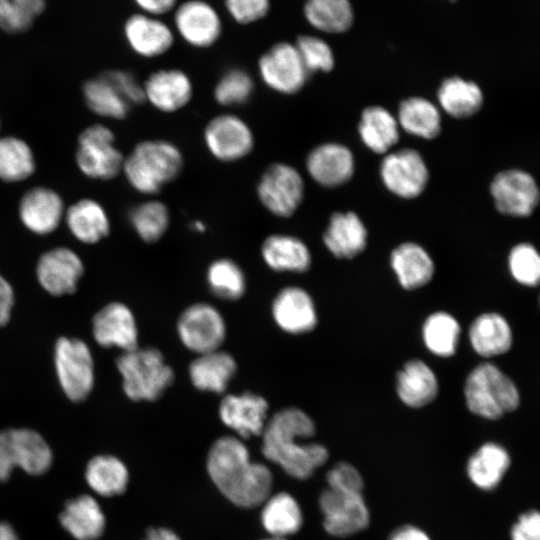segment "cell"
<instances>
[{
  "label": "cell",
  "instance_id": "51",
  "mask_svg": "<svg viewBox=\"0 0 540 540\" xmlns=\"http://www.w3.org/2000/svg\"><path fill=\"white\" fill-rule=\"evenodd\" d=\"M102 73L131 106L145 102L143 86L130 71L112 69Z\"/></svg>",
  "mask_w": 540,
  "mask_h": 540
},
{
  "label": "cell",
  "instance_id": "1",
  "mask_svg": "<svg viewBox=\"0 0 540 540\" xmlns=\"http://www.w3.org/2000/svg\"><path fill=\"white\" fill-rule=\"evenodd\" d=\"M207 473L217 489L234 505L254 508L270 495L273 474L254 462L243 439L226 435L216 439L206 458Z\"/></svg>",
  "mask_w": 540,
  "mask_h": 540
},
{
  "label": "cell",
  "instance_id": "8",
  "mask_svg": "<svg viewBox=\"0 0 540 540\" xmlns=\"http://www.w3.org/2000/svg\"><path fill=\"white\" fill-rule=\"evenodd\" d=\"M261 81L273 92L291 96L299 93L310 76L294 42L279 41L264 51L258 59Z\"/></svg>",
  "mask_w": 540,
  "mask_h": 540
},
{
  "label": "cell",
  "instance_id": "16",
  "mask_svg": "<svg viewBox=\"0 0 540 540\" xmlns=\"http://www.w3.org/2000/svg\"><path fill=\"white\" fill-rule=\"evenodd\" d=\"M497 210L515 217L530 215L539 202L535 179L527 172L512 169L498 173L490 187Z\"/></svg>",
  "mask_w": 540,
  "mask_h": 540
},
{
  "label": "cell",
  "instance_id": "26",
  "mask_svg": "<svg viewBox=\"0 0 540 540\" xmlns=\"http://www.w3.org/2000/svg\"><path fill=\"white\" fill-rule=\"evenodd\" d=\"M323 242L335 257L353 258L365 249L367 230L354 212H336L329 219Z\"/></svg>",
  "mask_w": 540,
  "mask_h": 540
},
{
  "label": "cell",
  "instance_id": "45",
  "mask_svg": "<svg viewBox=\"0 0 540 540\" xmlns=\"http://www.w3.org/2000/svg\"><path fill=\"white\" fill-rule=\"evenodd\" d=\"M254 87V80L245 69L233 67L219 77L213 88V97L220 106H240L250 100Z\"/></svg>",
  "mask_w": 540,
  "mask_h": 540
},
{
  "label": "cell",
  "instance_id": "42",
  "mask_svg": "<svg viewBox=\"0 0 540 540\" xmlns=\"http://www.w3.org/2000/svg\"><path fill=\"white\" fill-rule=\"evenodd\" d=\"M460 326L449 313L435 312L427 317L422 337L427 349L439 357H450L457 349Z\"/></svg>",
  "mask_w": 540,
  "mask_h": 540
},
{
  "label": "cell",
  "instance_id": "2",
  "mask_svg": "<svg viewBox=\"0 0 540 540\" xmlns=\"http://www.w3.org/2000/svg\"><path fill=\"white\" fill-rule=\"evenodd\" d=\"M315 431L313 420L303 410L281 409L268 418L261 434L262 454L290 477L306 480L329 457L325 446L308 441Z\"/></svg>",
  "mask_w": 540,
  "mask_h": 540
},
{
  "label": "cell",
  "instance_id": "10",
  "mask_svg": "<svg viewBox=\"0 0 540 540\" xmlns=\"http://www.w3.org/2000/svg\"><path fill=\"white\" fill-rule=\"evenodd\" d=\"M54 360L66 396L74 402L87 398L94 383V363L87 344L77 338L61 337L55 345Z\"/></svg>",
  "mask_w": 540,
  "mask_h": 540
},
{
  "label": "cell",
  "instance_id": "28",
  "mask_svg": "<svg viewBox=\"0 0 540 540\" xmlns=\"http://www.w3.org/2000/svg\"><path fill=\"white\" fill-rule=\"evenodd\" d=\"M62 527L76 540H96L106 525L105 515L90 495L68 500L59 515Z\"/></svg>",
  "mask_w": 540,
  "mask_h": 540
},
{
  "label": "cell",
  "instance_id": "4",
  "mask_svg": "<svg viewBox=\"0 0 540 540\" xmlns=\"http://www.w3.org/2000/svg\"><path fill=\"white\" fill-rule=\"evenodd\" d=\"M123 390L133 401H155L171 386L174 371L156 348L136 347L116 360Z\"/></svg>",
  "mask_w": 540,
  "mask_h": 540
},
{
  "label": "cell",
  "instance_id": "32",
  "mask_svg": "<svg viewBox=\"0 0 540 540\" xmlns=\"http://www.w3.org/2000/svg\"><path fill=\"white\" fill-rule=\"evenodd\" d=\"M508 451L493 442L485 443L471 455L467 462L470 481L481 490H492L499 485L510 466Z\"/></svg>",
  "mask_w": 540,
  "mask_h": 540
},
{
  "label": "cell",
  "instance_id": "46",
  "mask_svg": "<svg viewBox=\"0 0 540 540\" xmlns=\"http://www.w3.org/2000/svg\"><path fill=\"white\" fill-rule=\"evenodd\" d=\"M46 4L47 0H0V30L9 34L28 31Z\"/></svg>",
  "mask_w": 540,
  "mask_h": 540
},
{
  "label": "cell",
  "instance_id": "20",
  "mask_svg": "<svg viewBox=\"0 0 540 540\" xmlns=\"http://www.w3.org/2000/svg\"><path fill=\"white\" fill-rule=\"evenodd\" d=\"M83 272L80 257L66 247H57L43 253L36 266L40 285L54 296L74 293Z\"/></svg>",
  "mask_w": 540,
  "mask_h": 540
},
{
  "label": "cell",
  "instance_id": "58",
  "mask_svg": "<svg viewBox=\"0 0 540 540\" xmlns=\"http://www.w3.org/2000/svg\"><path fill=\"white\" fill-rule=\"evenodd\" d=\"M191 228L198 232V233H203L206 231L207 227H206V224L200 220H196L194 221L192 224H191Z\"/></svg>",
  "mask_w": 540,
  "mask_h": 540
},
{
  "label": "cell",
  "instance_id": "7",
  "mask_svg": "<svg viewBox=\"0 0 540 540\" xmlns=\"http://www.w3.org/2000/svg\"><path fill=\"white\" fill-rule=\"evenodd\" d=\"M52 458L49 445L36 431L24 428L0 431V482L8 480L15 467L34 476L44 474Z\"/></svg>",
  "mask_w": 540,
  "mask_h": 540
},
{
  "label": "cell",
  "instance_id": "55",
  "mask_svg": "<svg viewBox=\"0 0 540 540\" xmlns=\"http://www.w3.org/2000/svg\"><path fill=\"white\" fill-rule=\"evenodd\" d=\"M388 540H431L422 529L413 525H404L391 533Z\"/></svg>",
  "mask_w": 540,
  "mask_h": 540
},
{
  "label": "cell",
  "instance_id": "33",
  "mask_svg": "<svg viewBox=\"0 0 540 540\" xmlns=\"http://www.w3.org/2000/svg\"><path fill=\"white\" fill-rule=\"evenodd\" d=\"M261 505V523L271 536L286 538L301 529L302 510L291 494L282 491L270 495Z\"/></svg>",
  "mask_w": 540,
  "mask_h": 540
},
{
  "label": "cell",
  "instance_id": "17",
  "mask_svg": "<svg viewBox=\"0 0 540 540\" xmlns=\"http://www.w3.org/2000/svg\"><path fill=\"white\" fill-rule=\"evenodd\" d=\"M268 410V402L261 395L243 392L226 395L218 412L222 423L244 440L261 436L269 418Z\"/></svg>",
  "mask_w": 540,
  "mask_h": 540
},
{
  "label": "cell",
  "instance_id": "36",
  "mask_svg": "<svg viewBox=\"0 0 540 540\" xmlns=\"http://www.w3.org/2000/svg\"><path fill=\"white\" fill-rule=\"evenodd\" d=\"M303 15L311 27L329 34L346 32L354 21L349 0H305Z\"/></svg>",
  "mask_w": 540,
  "mask_h": 540
},
{
  "label": "cell",
  "instance_id": "41",
  "mask_svg": "<svg viewBox=\"0 0 540 540\" xmlns=\"http://www.w3.org/2000/svg\"><path fill=\"white\" fill-rule=\"evenodd\" d=\"M128 220L144 242L155 243L169 229L171 216L166 203L150 199L132 207L128 213Z\"/></svg>",
  "mask_w": 540,
  "mask_h": 540
},
{
  "label": "cell",
  "instance_id": "3",
  "mask_svg": "<svg viewBox=\"0 0 540 540\" xmlns=\"http://www.w3.org/2000/svg\"><path fill=\"white\" fill-rule=\"evenodd\" d=\"M184 167V155L173 142L148 139L138 142L124 157L122 172L137 192L158 194L179 177Z\"/></svg>",
  "mask_w": 540,
  "mask_h": 540
},
{
  "label": "cell",
  "instance_id": "47",
  "mask_svg": "<svg viewBox=\"0 0 540 540\" xmlns=\"http://www.w3.org/2000/svg\"><path fill=\"white\" fill-rule=\"evenodd\" d=\"M294 44L309 74L329 72L334 68V53L324 39L302 34L296 38Z\"/></svg>",
  "mask_w": 540,
  "mask_h": 540
},
{
  "label": "cell",
  "instance_id": "12",
  "mask_svg": "<svg viewBox=\"0 0 540 540\" xmlns=\"http://www.w3.org/2000/svg\"><path fill=\"white\" fill-rule=\"evenodd\" d=\"M176 328L181 343L197 355L220 349L226 337L222 314L213 305L203 302L183 310Z\"/></svg>",
  "mask_w": 540,
  "mask_h": 540
},
{
  "label": "cell",
  "instance_id": "18",
  "mask_svg": "<svg viewBox=\"0 0 540 540\" xmlns=\"http://www.w3.org/2000/svg\"><path fill=\"white\" fill-rule=\"evenodd\" d=\"M145 101L163 113H175L192 100L193 82L179 68H161L152 72L142 83Z\"/></svg>",
  "mask_w": 540,
  "mask_h": 540
},
{
  "label": "cell",
  "instance_id": "27",
  "mask_svg": "<svg viewBox=\"0 0 540 540\" xmlns=\"http://www.w3.org/2000/svg\"><path fill=\"white\" fill-rule=\"evenodd\" d=\"M237 371L233 356L220 349L197 355L189 365V378L200 390L223 393Z\"/></svg>",
  "mask_w": 540,
  "mask_h": 540
},
{
  "label": "cell",
  "instance_id": "19",
  "mask_svg": "<svg viewBox=\"0 0 540 540\" xmlns=\"http://www.w3.org/2000/svg\"><path fill=\"white\" fill-rule=\"evenodd\" d=\"M123 32L130 49L148 59L166 54L175 42L174 30L168 23L161 17L142 12L126 19Z\"/></svg>",
  "mask_w": 540,
  "mask_h": 540
},
{
  "label": "cell",
  "instance_id": "35",
  "mask_svg": "<svg viewBox=\"0 0 540 540\" xmlns=\"http://www.w3.org/2000/svg\"><path fill=\"white\" fill-rule=\"evenodd\" d=\"M85 479L98 495L112 497L126 491L129 472L125 464L112 455H97L89 460Z\"/></svg>",
  "mask_w": 540,
  "mask_h": 540
},
{
  "label": "cell",
  "instance_id": "37",
  "mask_svg": "<svg viewBox=\"0 0 540 540\" xmlns=\"http://www.w3.org/2000/svg\"><path fill=\"white\" fill-rule=\"evenodd\" d=\"M358 128L364 144L375 153L387 152L399 139L397 120L380 106L364 109Z\"/></svg>",
  "mask_w": 540,
  "mask_h": 540
},
{
  "label": "cell",
  "instance_id": "56",
  "mask_svg": "<svg viewBox=\"0 0 540 540\" xmlns=\"http://www.w3.org/2000/svg\"><path fill=\"white\" fill-rule=\"evenodd\" d=\"M142 540H181L172 530L165 527L150 528Z\"/></svg>",
  "mask_w": 540,
  "mask_h": 540
},
{
  "label": "cell",
  "instance_id": "14",
  "mask_svg": "<svg viewBox=\"0 0 540 540\" xmlns=\"http://www.w3.org/2000/svg\"><path fill=\"white\" fill-rule=\"evenodd\" d=\"M323 527L334 537H349L364 530L370 513L362 493H351L327 487L319 496Z\"/></svg>",
  "mask_w": 540,
  "mask_h": 540
},
{
  "label": "cell",
  "instance_id": "22",
  "mask_svg": "<svg viewBox=\"0 0 540 540\" xmlns=\"http://www.w3.org/2000/svg\"><path fill=\"white\" fill-rule=\"evenodd\" d=\"M271 314L282 331L293 335L310 332L317 325L314 301L307 291L298 286H287L277 293Z\"/></svg>",
  "mask_w": 540,
  "mask_h": 540
},
{
  "label": "cell",
  "instance_id": "15",
  "mask_svg": "<svg viewBox=\"0 0 540 540\" xmlns=\"http://www.w3.org/2000/svg\"><path fill=\"white\" fill-rule=\"evenodd\" d=\"M380 173L385 186L402 198L420 195L429 179L422 156L413 149H401L384 157Z\"/></svg>",
  "mask_w": 540,
  "mask_h": 540
},
{
  "label": "cell",
  "instance_id": "6",
  "mask_svg": "<svg viewBox=\"0 0 540 540\" xmlns=\"http://www.w3.org/2000/svg\"><path fill=\"white\" fill-rule=\"evenodd\" d=\"M260 204L275 217L290 218L305 196L302 174L291 164L273 162L262 172L256 184Z\"/></svg>",
  "mask_w": 540,
  "mask_h": 540
},
{
  "label": "cell",
  "instance_id": "50",
  "mask_svg": "<svg viewBox=\"0 0 540 540\" xmlns=\"http://www.w3.org/2000/svg\"><path fill=\"white\" fill-rule=\"evenodd\" d=\"M329 488L351 493H362L364 481L356 467L347 462L334 465L326 475Z\"/></svg>",
  "mask_w": 540,
  "mask_h": 540
},
{
  "label": "cell",
  "instance_id": "9",
  "mask_svg": "<svg viewBox=\"0 0 540 540\" xmlns=\"http://www.w3.org/2000/svg\"><path fill=\"white\" fill-rule=\"evenodd\" d=\"M75 159L80 171L89 178L109 180L122 172L124 156L115 146L113 132L94 124L78 137Z\"/></svg>",
  "mask_w": 540,
  "mask_h": 540
},
{
  "label": "cell",
  "instance_id": "38",
  "mask_svg": "<svg viewBox=\"0 0 540 540\" xmlns=\"http://www.w3.org/2000/svg\"><path fill=\"white\" fill-rule=\"evenodd\" d=\"M437 97L441 107L456 118L474 115L483 104L480 87L460 77L446 79L438 89Z\"/></svg>",
  "mask_w": 540,
  "mask_h": 540
},
{
  "label": "cell",
  "instance_id": "44",
  "mask_svg": "<svg viewBox=\"0 0 540 540\" xmlns=\"http://www.w3.org/2000/svg\"><path fill=\"white\" fill-rule=\"evenodd\" d=\"M206 281L211 293L223 300H237L246 290L243 270L228 258L216 259L208 266Z\"/></svg>",
  "mask_w": 540,
  "mask_h": 540
},
{
  "label": "cell",
  "instance_id": "29",
  "mask_svg": "<svg viewBox=\"0 0 540 540\" xmlns=\"http://www.w3.org/2000/svg\"><path fill=\"white\" fill-rule=\"evenodd\" d=\"M396 391L400 400L411 408L432 402L438 393V380L433 370L422 360L406 362L398 371Z\"/></svg>",
  "mask_w": 540,
  "mask_h": 540
},
{
  "label": "cell",
  "instance_id": "48",
  "mask_svg": "<svg viewBox=\"0 0 540 540\" xmlns=\"http://www.w3.org/2000/svg\"><path fill=\"white\" fill-rule=\"evenodd\" d=\"M508 264L513 278L525 286H536L540 280V257L529 243H520L510 251Z\"/></svg>",
  "mask_w": 540,
  "mask_h": 540
},
{
  "label": "cell",
  "instance_id": "59",
  "mask_svg": "<svg viewBox=\"0 0 540 540\" xmlns=\"http://www.w3.org/2000/svg\"><path fill=\"white\" fill-rule=\"evenodd\" d=\"M263 540H287V539H286V538H282V537H273V536H271L270 538L263 539Z\"/></svg>",
  "mask_w": 540,
  "mask_h": 540
},
{
  "label": "cell",
  "instance_id": "31",
  "mask_svg": "<svg viewBox=\"0 0 540 540\" xmlns=\"http://www.w3.org/2000/svg\"><path fill=\"white\" fill-rule=\"evenodd\" d=\"M469 339L474 351L483 357H494L508 352L512 346V330L500 314L479 315L471 323Z\"/></svg>",
  "mask_w": 540,
  "mask_h": 540
},
{
  "label": "cell",
  "instance_id": "49",
  "mask_svg": "<svg viewBox=\"0 0 540 540\" xmlns=\"http://www.w3.org/2000/svg\"><path fill=\"white\" fill-rule=\"evenodd\" d=\"M229 16L240 25H249L265 18L270 12L271 0H223Z\"/></svg>",
  "mask_w": 540,
  "mask_h": 540
},
{
  "label": "cell",
  "instance_id": "39",
  "mask_svg": "<svg viewBox=\"0 0 540 540\" xmlns=\"http://www.w3.org/2000/svg\"><path fill=\"white\" fill-rule=\"evenodd\" d=\"M82 91L87 107L102 117L121 120L132 107L103 73L87 80Z\"/></svg>",
  "mask_w": 540,
  "mask_h": 540
},
{
  "label": "cell",
  "instance_id": "11",
  "mask_svg": "<svg viewBox=\"0 0 540 540\" xmlns=\"http://www.w3.org/2000/svg\"><path fill=\"white\" fill-rule=\"evenodd\" d=\"M203 140L210 155L224 163L244 159L255 147L250 125L239 115L228 112L215 115L207 122Z\"/></svg>",
  "mask_w": 540,
  "mask_h": 540
},
{
  "label": "cell",
  "instance_id": "5",
  "mask_svg": "<svg viewBox=\"0 0 540 540\" xmlns=\"http://www.w3.org/2000/svg\"><path fill=\"white\" fill-rule=\"evenodd\" d=\"M464 397L473 414L490 420L514 411L520 404L515 383L492 363H481L469 373Z\"/></svg>",
  "mask_w": 540,
  "mask_h": 540
},
{
  "label": "cell",
  "instance_id": "21",
  "mask_svg": "<svg viewBox=\"0 0 540 540\" xmlns=\"http://www.w3.org/2000/svg\"><path fill=\"white\" fill-rule=\"evenodd\" d=\"M305 168L310 178L320 186L338 187L352 177L354 158L349 148L336 142L315 146L305 159Z\"/></svg>",
  "mask_w": 540,
  "mask_h": 540
},
{
  "label": "cell",
  "instance_id": "54",
  "mask_svg": "<svg viewBox=\"0 0 540 540\" xmlns=\"http://www.w3.org/2000/svg\"><path fill=\"white\" fill-rule=\"evenodd\" d=\"M14 303V292L9 282L0 275V326H4L10 319Z\"/></svg>",
  "mask_w": 540,
  "mask_h": 540
},
{
  "label": "cell",
  "instance_id": "30",
  "mask_svg": "<svg viewBox=\"0 0 540 540\" xmlns=\"http://www.w3.org/2000/svg\"><path fill=\"white\" fill-rule=\"evenodd\" d=\"M390 263L400 285L413 290L430 282L434 275V263L427 251L413 242L396 247L390 256Z\"/></svg>",
  "mask_w": 540,
  "mask_h": 540
},
{
  "label": "cell",
  "instance_id": "24",
  "mask_svg": "<svg viewBox=\"0 0 540 540\" xmlns=\"http://www.w3.org/2000/svg\"><path fill=\"white\" fill-rule=\"evenodd\" d=\"M19 217L27 229L39 235L53 232L64 214L61 196L47 187H33L21 198Z\"/></svg>",
  "mask_w": 540,
  "mask_h": 540
},
{
  "label": "cell",
  "instance_id": "57",
  "mask_svg": "<svg viewBox=\"0 0 540 540\" xmlns=\"http://www.w3.org/2000/svg\"><path fill=\"white\" fill-rule=\"evenodd\" d=\"M0 540H19L15 530L7 522H0Z\"/></svg>",
  "mask_w": 540,
  "mask_h": 540
},
{
  "label": "cell",
  "instance_id": "53",
  "mask_svg": "<svg viewBox=\"0 0 540 540\" xmlns=\"http://www.w3.org/2000/svg\"><path fill=\"white\" fill-rule=\"evenodd\" d=\"M139 12L162 17L176 8L178 0H133Z\"/></svg>",
  "mask_w": 540,
  "mask_h": 540
},
{
  "label": "cell",
  "instance_id": "52",
  "mask_svg": "<svg viewBox=\"0 0 540 540\" xmlns=\"http://www.w3.org/2000/svg\"><path fill=\"white\" fill-rule=\"evenodd\" d=\"M511 540H540V515L531 510L519 516L510 532Z\"/></svg>",
  "mask_w": 540,
  "mask_h": 540
},
{
  "label": "cell",
  "instance_id": "23",
  "mask_svg": "<svg viewBox=\"0 0 540 540\" xmlns=\"http://www.w3.org/2000/svg\"><path fill=\"white\" fill-rule=\"evenodd\" d=\"M95 341L106 348L118 347L124 352L137 346L138 330L131 310L119 302H112L97 312L92 320Z\"/></svg>",
  "mask_w": 540,
  "mask_h": 540
},
{
  "label": "cell",
  "instance_id": "13",
  "mask_svg": "<svg viewBox=\"0 0 540 540\" xmlns=\"http://www.w3.org/2000/svg\"><path fill=\"white\" fill-rule=\"evenodd\" d=\"M173 30L189 46L206 49L221 38L223 21L210 2L185 0L173 11Z\"/></svg>",
  "mask_w": 540,
  "mask_h": 540
},
{
  "label": "cell",
  "instance_id": "40",
  "mask_svg": "<svg viewBox=\"0 0 540 540\" xmlns=\"http://www.w3.org/2000/svg\"><path fill=\"white\" fill-rule=\"evenodd\" d=\"M397 122L406 132L425 139L437 137L441 130L438 109L421 97H411L401 102Z\"/></svg>",
  "mask_w": 540,
  "mask_h": 540
},
{
  "label": "cell",
  "instance_id": "34",
  "mask_svg": "<svg viewBox=\"0 0 540 540\" xmlns=\"http://www.w3.org/2000/svg\"><path fill=\"white\" fill-rule=\"evenodd\" d=\"M72 235L86 244H94L109 234L110 222L105 209L92 199L71 205L65 215Z\"/></svg>",
  "mask_w": 540,
  "mask_h": 540
},
{
  "label": "cell",
  "instance_id": "25",
  "mask_svg": "<svg viewBox=\"0 0 540 540\" xmlns=\"http://www.w3.org/2000/svg\"><path fill=\"white\" fill-rule=\"evenodd\" d=\"M260 252L264 263L276 272L303 273L312 262L308 246L292 234L268 235L261 244Z\"/></svg>",
  "mask_w": 540,
  "mask_h": 540
},
{
  "label": "cell",
  "instance_id": "43",
  "mask_svg": "<svg viewBox=\"0 0 540 540\" xmlns=\"http://www.w3.org/2000/svg\"><path fill=\"white\" fill-rule=\"evenodd\" d=\"M35 171V160L30 146L14 136L0 137V179L19 182Z\"/></svg>",
  "mask_w": 540,
  "mask_h": 540
}]
</instances>
